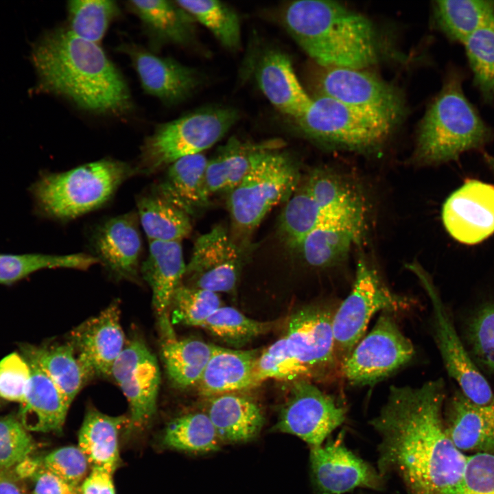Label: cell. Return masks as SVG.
<instances>
[{"label":"cell","mask_w":494,"mask_h":494,"mask_svg":"<svg viewBox=\"0 0 494 494\" xmlns=\"http://www.w3.org/2000/svg\"><path fill=\"white\" fill-rule=\"evenodd\" d=\"M442 378L420 386H391L387 401L370 423L381 438L379 474L395 472L408 494H441L456 484L467 456L447 435L443 418Z\"/></svg>","instance_id":"cell-1"},{"label":"cell","mask_w":494,"mask_h":494,"mask_svg":"<svg viewBox=\"0 0 494 494\" xmlns=\"http://www.w3.org/2000/svg\"><path fill=\"white\" fill-rule=\"evenodd\" d=\"M38 90L63 96L97 113L120 114L131 106L126 82L102 49L69 29L45 34L34 45Z\"/></svg>","instance_id":"cell-2"},{"label":"cell","mask_w":494,"mask_h":494,"mask_svg":"<svg viewBox=\"0 0 494 494\" xmlns=\"http://www.w3.org/2000/svg\"><path fill=\"white\" fill-rule=\"evenodd\" d=\"M283 19L297 44L322 67L364 69L378 60L372 22L337 2L295 1L286 6Z\"/></svg>","instance_id":"cell-3"},{"label":"cell","mask_w":494,"mask_h":494,"mask_svg":"<svg viewBox=\"0 0 494 494\" xmlns=\"http://www.w3.org/2000/svg\"><path fill=\"white\" fill-rule=\"evenodd\" d=\"M463 75L453 71L427 109L419 126L414 159L438 165L469 151L482 150L493 132L462 89Z\"/></svg>","instance_id":"cell-4"},{"label":"cell","mask_w":494,"mask_h":494,"mask_svg":"<svg viewBox=\"0 0 494 494\" xmlns=\"http://www.w3.org/2000/svg\"><path fill=\"white\" fill-rule=\"evenodd\" d=\"M132 172L122 162L99 160L63 172L44 173L30 192L40 213L69 220L105 203Z\"/></svg>","instance_id":"cell-5"},{"label":"cell","mask_w":494,"mask_h":494,"mask_svg":"<svg viewBox=\"0 0 494 494\" xmlns=\"http://www.w3.org/2000/svg\"><path fill=\"white\" fill-rule=\"evenodd\" d=\"M299 178L298 167L291 156L267 144L228 193V209L236 228L244 233L253 231L273 207L287 202Z\"/></svg>","instance_id":"cell-6"},{"label":"cell","mask_w":494,"mask_h":494,"mask_svg":"<svg viewBox=\"0 0 494 494\" xmlns=\"http://www.w3.org/2000/svg\"><path fill=\"white\" fill-rule=\"evenodd\" d=\"M237 117L231 108L209 107L160 126L143 145L142 170L154 172L184 156L202 153L228 132Z\"/></svg>","instance_id":"cell-7"},{"label":"cell","mask_w":494,"mask_h":494,"mask_svg":"<svg viewBox=\"0 0 494 494\" xmlns=\"http://www.w3.org/2000/svg\"><path fill=\"white\" fill-rule=\"evenodd\" d=\"M300 130L314 140L351 149L375 147L390 134L395 121L320 95L295 118Z\"/></svg>","instance_id":"cell-8"},{"label":"cell","mask_w":494,"mask_h":494,"mask_svg":"<svg viewBox=\"0 0 494 494\" xmlns=\"http://www.w3.org/2000/svg\"><path fill=\"white\" fill-rule=\"evenodd\" d=\"M412 301L390 291L377 272L364 259L357 265L353 287L335 309L332 329L336 354L342 362L364 337L367 326L377 312H395L411 307Z\"/></svg>","instance_id":"cell-9"},{"label":"cell","mask_w":494,"mask_h":494,"mask_svg":"<svg viewBox=\"0 0 494 494\" xmlns=\"http://www.w3.org/2000/svg\"><path fill=\"white\" fill-rule=\"evenodd\" d=\"M414 346L391 313L382 312L374 327L342 362V373L352 385L374 384L407 364Z\"/></svg>","instance_id":"cell-10"},{"label":"cell","mask_w":494,"mask_h":494,"mask_svg":"<svg viewBox=\"0 0 494 494\" xmlns=\"http://www.w3.org/2000/svg\"><path fill=\"white\" fill-rule=\"evenodd\" d=\"M430 299L433 311L434 338L449 376L470 401L478 405L490 403L494 392L484 375L469 356L457 330L454 317L443 303L432 282L415 268Z\"/></svg>","instance_id":"cell-11"},{"label":"cell","mask_w":494,"mask_h":494,"mask_svg":"<svg viewBox=\"0 0 494 494\" xmlns=\"http://www.w3.org/2000/svg\"><path fill=\"white\" fill-rule=\"evenodd\" d=\"M110 376L128 401V430H142L156 410L161 377L155 355L143 340L134 337L126 341L113 365Z\"/></svg>","instance_id":"cell-12"},{"label":"cell","mask_w":494,"mask_h":494,"mask_svg":"<svg viewBox=\"0 0 494 494\" xmlns=\"http://www.w3.org/2000/svg\"><path fill=\"white\" fill-rule=\"evenodd\" d=\"M346 410L332 396L307 379L294 382L274 426L313 447L324 440L346 419Z\"/></svg>","instance_id":"cell-13"},{"label":"cell","mask_w":494,"mask_h":494,"mask_svg":"<svg viewBox=\"0 0 494 494\" xmlns=\"http://www.w3.org/2000/svg\"><path fill=\"white\" fill-rule=\"evenodd\" d=\"M444 227L456 241L479 244L494 234V185L467 178L444 202Z\"/></svg>","instance_id":"cell-14"},{"label":"cell","mask_w":494,"mask_h":494,"mask_svg":"<svg viewBox=\"0 0 494 494\" xmlns=\"http://www.w3.org/2000/svg\"><path fill=\"white\" fill-rule=\"evenodd\" d=\"M318 86L321 95L382 115L395 122L403 113L402 99L397 90L364 69L324 67Z\"/></svg>","instance_id":"cell-15"},{"label":"cell","mask_w":494,"mask_h":494,"mask_svg":"<svg viewBox=\"0 0 494 494\" xmlns=\"http://www.w3.org/2000/svg\"><path fill=\"white\" fill-rule=\"evenodd\" d=\"M454 322L475 364L484 375L494 374V262L472 287Z\"/></svg>","instance_id":"cell-16"},{"label":"cell","mask_w":494,"mask_h":494,"mask_svg":"<svg viewBox=\"0 0 494 494\" xmlns=\"http://www.w3.org/2000/svg\"><path fill=\"white\" fill-rule=\"evenodd\" d=\"M242 263L240 248L225 228L217 225L196 240L185 276L192 280L193 287L229 292L236 286Z\"/></svg>","instance_id":"cell-17"},{"label":"cell","mask_w":494,"mask_h":494,"mask_svg":"<svg viewBox=\"0 0 494 494\" xmlns=\"http://www.w3.org/2000/svg\"><path fill=\"white\" fill-rule=\"evenodd\" d=\"M335 310L326 305L303 307L291 316L285 334L293 356L311 377L324 375L336 365L332 320Z\"/></svg>","instance_id":"cell-18"},{"label":"cell","mask_w":494,"mask_h":494,"mask_svg":"<svg viewBox=\"0 0 494 494\" xmlns=\"http://www.w3.org/2000/svg\"><path fill=\"white\" fill-rule=\"evenodd\" d=\"M311 477L316 494H343L356 488L379 489L382 476L346 448L340 436L311 447Z\"/></svg>","instance_id":"cell-19"},{"label":"cell","mask_w":494,"mask_h":494,"mask_svg":"<svg viewBox=\"0 0 494 494\" xmlns=\"http://www.w3.org/2000/svg\"><path fill=\"white\" fill-rule=\"evenodd\" d=\"M69 342L91 378L110 375L125 344L119 303L113 302L71 331Z\"/></svg>","instance_id":"cell-20"},{"label":"cell","mask_w":494,"mask_h":494,"mask_svg":"<svg viewBox=\"0 0 494 494\" xmlns=\"http://www.w3.org/2000/svg\"><path fill=\"white\" fill-rule=\"evenodd\" d=\"M183 248L177 242H150L149 252L141 271L152 293V305L161 340L176 337L169 309L176 290L185 274Z\"/></svg>","instance_id":"cell-21"},{"label":"cell","mask_w":494,"mask_h":494,"mask_svg":"<svg viewBox=\"0 0 494 494\" xmlns=\"http://www.w3.org/2000/svg\"><path fill=\"white\" fill-rule=\"evenodd\" d=\"M122 49L131 58L143 89L166 104L185 99L200 83L196 71L175 60L136 46Z\"/></svg>","instance_id":"cell-22"},{"label":"cell","mask_w":494,"mask_h":494,"mask_svg":"<svg viewBox=\"0 0 494 494\" xmlns=\"http://www.w3.org/2000/svg\"><path fill=\"white\" fill-rule=\"evenodd\" d=\"M99 263L119 279H136L139 271L141 239L134 216L125 214L102 224L94 237Z\"/></svg>","instance_id":"cell-23"},{"label":"cell","mask_w":494,"mask_h":494,"mask_svg":"<svg viewBox=\"0 0 494 494\" xmlns=\"http://www.w3.org/2000/svg\"><path fill=\"white\" fill-rule=\"evenodd\" d=\"M447 435L460 451L494 454V398L478 405L456 388L447 403Z\"/></svg>","instance_id":"cell-24"},{"label":"cell","mask_w":494,"mask_h":494,"mask_svg":"<svg viewBox=\"0 0 494 494\" xmlns=\"http://www.w3.org/2000/svg\"><path fill=\"white\" fill-rule=\"evenodd\" d=\"M255 78L270 103L294 119L303 114L311 102L312 99L296 78L290 59L280 51H268L261 57Z\"/></svg>","instance_id":"cell-25"},{"label":"cell","mask_w":494,"mask_h":494,"mask_svg":"<svg viewBox=\"0 0 494 494\" xmlns=\"http://www.w3.org/2000/svg\"><path fill=\"white\" fill-rule=\"evenodd\" d=\"M363 225L361 219L323 217L296 249L311 266H335L346 258L352 244L360 241Z\"/></svg>","instance_id":"cell-26"},{"label":"cell","mask_w":494,"mask_h":494,"mask_svg":"<svg viewBox=\"0 0 494 494\" xmlns=\"http://www.w3.org/2000/svg\"><path fill=\"white\" fill-rule=\"evenodd\" d=\"M27 362L31 377L21 403L19 421L28 431L60 432L69 405L50 377L38 365Z\"/></svg>","instance_id":"cell-27"},{"label":"cell","mask_w":494,"mask_h":494,"mask_svg":"<svg viewBox=\"0 0 494 494\" xmlns=\"http://www.w3.org/2000/svg\"><path fill=\"white\" fill-rule=\"evenodd\" d=\"M255 350H235L213 345L209 360L198 382L199 391L212 397L257 386Z\"/></svg>","instance_id":"cell-28"},{"label":"cell","mask_w":494,"mask_h":494,"mask_svg":"<svg viewBox=\"0 0 494 494\" xmlns=\"http://www.w3.org/2000/svg\"><path fill=\"white\" fill-rule=\"evenodd\" d=\"M208 159L202 153L184 156L168 166L156 193L189 215L206 207L209 196L205 182Z\"/></svg>","instance_id":"cell-29"},{"label":"cell","mask_w":494,"mask_h":494,"mask_svg":"<svg viewBox=\"0 0 494 494\" xmlns=\"http://www.w3.org/2000/svg\"><path fill=\"white\" fill-rule=\"evenodd\" d=\"M207 414L222 443L248 441L259 434L264 422L258 405L236 393L210 397Z\"/></svg>","instance_id":"cell-30"},{"label":"cell","mask_w":494,"mask_h":494,"mask_svg":"<svg viewBox=\"0 0 494 494\" xmlns=\"http://www.w3.org/2000/svg\"><path fill=\"white\" fill-rule=\"evenodd\" d=\"M125 416H110L91 407L86 412L78 433V447L92 467L104 469L112 473L120 458L118 435L124 425L128 423Z\"/></svg>","instance_id":"cell-31"},{"label":"cell","mask_w":494,"mask_h":494,"mask_svg":"<svg viewBox=\"0 0 494 494\" xmlns=\"http://www.w3.org/2000/svg\"><path fill=\"white\" fill-rule=\"evenodd\" d=\"M23 353L26 360L38 365L50 377L69 406L91 379L69 342L40 347L26 346Z\"/></svg>","instance_id":"cell-32"},{"label":"cell","mask_w":494,"mask_h":494,"mask_svg":"<svg viewBox=\"0 0 494 494\" xmlns=\"http://www.w3.org/2000/svg\"><path fill=\"white\" fill-rule=\"evenodd\" d=\"M305 186L320 209L323 217H351L364 220L362 199L356 189L340 176L317 169Z\"/></svg>","instance_id":"cell-33"},{"label":"cell","mask_w":494,"mask_h":494,"mask_svg":"<svg viewBox=\"0 0 494 494\" xmlns=\"http://www.w3.org/2000/svg\"><path fill=\"white\" fill-rule=\"evenodd\" d=\"M266 145L233 139L227 142L215 156L208 160L205 182L209 196L229 193L242 180Z\"/></svg>","instance_id":"cell-34"},{"label":"cell","mask_w":494,"mask_h":494,"mask_svg":"<svg viewBox=\"0 0 494 494\" xmlns=\"http://www.w3.org/2000/svg\"><path fill=\"white\" fill-rule=\"evenodd\" d=\"M213 345L194 338L161 340V357L171 382L180 388L198 384Z\"/></svg>","instance_id":"cell-35"},{"label":"cell","mask_w":494,"mask_h":494,"mask_svg":"<svg viewBox=\"0 0 494 494\" xmlns=\"http://www.w3.org/2000/svg\"><path fill=\"white\" fill-rule=\"evenodd\" d=\"M438 27L451 40L462 44L494 20V1L445 0L434 4Z\"/></svg>","instance_id":"cell-36"},{"label":"cell","mask_w":494,"mask_h":494,"mask_svg":"<svg viewBox=\"0 0 494 494\" xmlns=\"http://www.w3.org/2000/svg\"><path fill=\"white\" fill-rule=\"evenodd\" d=\"M137 208L150 242H180L191 232L189 215L156 193L139 198Z\"/></svg>","instance_id":"cell-37"},{"label":"cell","mask_w":494,"mask_h":494,"mask_svg":"<svg viewBox=\"0 0 494 494\" xmlns=\"http://www.w3.org/2000/svg\"><path fill=\"white\" fill-rule=\"evenodd\" d=\"M129 6L158 40L185 43L192 33V17L175 1H130Z\"/></svg>","instance_id":"cell-38"},{"label":"cell","mask_w":494,"mask_h":494,"mask_svg":"<svg viewBox=\"0 0 494 494\" xmlns=\"http://www.w3.org/2000/svg\"><path fill=\"white\" fill-rule=\"evenodd\" d=\"M98 262L96 257L85 253L0 254V283L12 284L43 269L60 268L86 270Z\"/></svg>","instance_id":"cell-39"},{"label":"cell","mask_w":494,"mask_h":494,"mask_svg":"<svg viewBox=\"0 0 494 494\" xmlns=\"http://www.w3.org/2000/svg\"><path fill=\"white\" fill-rule=\"evenodd\" d=\"M163 443L183 451L209 453L222 444L207 413L194 412L174 419L167 426Z\"/></svg>","instance_id":"cell-40"},{"label":"cell","mask_w":494,"mask_h":494,"mask_svg":"<svg viewBox=\"0 0 494 494\" xmlns=\"http://www.w3.org/2000/svg\"><path fill=\"white\" fill-rule=\"evenodd\" d=\"M193 19L208 28L226 48L235 50L241 43L238 16L228 5L216 0L175 1Z\"/></svg>","instance_id":"cell-41"},{"label":"cell","mask_w":494,"mask_h":494,"mask_svg":"<svg viewBox=\"0 0 494 494\" xmlns=\"http://www.w3.org/2000/svg\"><path fill=\"white\" fill-rule=\"evenodd\" d=\"M322 218L305 186L296 189L287 200L280 220L281 233L286 244L297 248Z\"/></svg>","instance_id":"cell-42"},{"label":"cell","mask_w":494,"mask_h":494,"mask_svg":"<svg viewBox=\"0 0 494 494\" xmlns=\"http://www.w3.org/2000/svg\"><path fill=\"white\" fill-rule=\"evenodd\" d=\"M463 45L475 85L483 99L494 101V20L474 32Z\"/></svg>","instance_id":"cell-43"},{"label":"cell","mask_w":494,"mask_h":494,"mask_svg":"<svg viewBox=\"0 0 494 494\" xmlns=\"http://www.w3.org/2000/svg\"><path fill=\"white\" fill-rule=\"evenodd\" d=\"M117 12V5L113 1H70L68 3L69 30L78 37L97 44Z\"/></svg>","instance_id":"cell-44"},{"label":"cell","mask_w":494,"mask_h":494,"mask_svg":"<svg viewBox=\"0 0 494 494\" xmlns=\"http://www.w3.org/2000/svg\"><path fill=\"white\" fill-rule=\"evenodd\" d=\"M309 377L308 370L291 353L285 336L266 348L255 362L257 386L268 379L294 382Z\"/></svg>","instance_id":"cell-45"},{"label":"cell","mask_w":494,"mask_h":494,"mask_svg":"<svg viewBox=\"0 0 494 494\" xmlns=\"http://www.w3.org/2000/svg\"><path fill=\"white\" fill-rule=\"evenodd\" d=\"M220 307L221 301L217 293L180 284L171 303L172 320L174 323L202 327Z\"/></svg>","instance_id":"cell-46"},{"label":"cell","mask_w":494,"mask_h":494,"mask_svg":"<svg viewBox=\"0 0 494 494\" xmlns=\"http://www.w3.org/2000/svg\"><path fill=\"white\" fill-rule=\"evenodd\" d=\"M202 327L225 342L240 344L266 333L271 324L251 319L232 307H220Z\"/></svg>","instance_id":"cell-47"},{"label":"cell","mask_w":494,"mask_h":494,"mask_svg":"<svg viewBox=\"0 0 494 494\" xmlns=\"http://www.w3.org/2000/svg\"><path fill=\"white\" fill-rule=\"evenodd\" d=\"M441 494H494V454L467 456L458 481Z\"/></svg>","instance_id":"cell-48"},{"label":"cell","mask_w":494,"mask_h":494,"mask_svg":"<svg viewBox=\"0 0 494 494\" xmlns=\"http://www.w3.org/2000/svg\"><path fill=\"white\" fill-rule=\"evenodd\" d=\"M35 445L28 430L19 420L0 419V468L8 469L30 457Z\"/></svg>","instance_id":"cell-49"},{"label":"cell","mask_w":494,"mask_h":494,"mask_svg":"<svg viewBox=\"0 0 494 494\" xmlns=\"http://www.w3.org/2000/svg\"><path fill=\"white\" fill-rule=\"evenodd\" d=\"M42 466L73 486L87 476L90 464L78 447L67 446L53 451L41 460Z\"/></svg>","instance_id":"cell-50"},{"label":"cell","mask_w":494,"mask_h":494,"mask_svg":"<svg viewBox=\"0 0 494 494\" xmlns=\"http://www.w3.org/2000/svg\"><path fill=\"white\" fill-rule=\"evenodd\" d=\"M31 377L25 357L12 353L0 361V397L21 403L27 391Z\"/></svg>","instance_id":"cell-51"},{"label":"cell","mask_w":494,"mask_h":494,"mask_svg":"<svg viewBox=\"0 0 494 494\" xmlns=\"http://www.w3.org/2000/svg\"><path fill=\"white\" fill-rule=\"evenodd\" d=\"M30 478L33 483L32 494H80L79 486L72 485L42 464Z\"/></svg>","instance_id":"cell-52"},{"label":"cell","mask_w":494,"mask_h":494,"mask_svg":"<svg viewBox=\"0 0 494 494\" xmlns=\"http://www.w3.org/2000/svg\"><path fill=\"white\" fill-rule=\"evenodd\" d=\"M112 473L92 467L80 487V494H115Z\"/></svg>","instance_id":"cell-53"},{"label":"cell","mask_w":494,"mask_h":494,"mask_svg":"<svg viewBox=\"0 0 494 494\" xmlns=\"http://www.w3.org/2000/svg\"><path fill=\"white\" fill-rule=\"evenodd\" d=\"M0 494H26L16 476L0 468Z\"/></svg>","instance_id":"cell-54"},{"label":"cell","mask_w":494,"mask_h":494,"mask_svg":"<svg viewBox=\"0 0 494 494\" xmlns=\"http://www.w3.org/2000/svg\"><path fill=\"white\" fill-rule=\"evenodd\" d=\"M483 156L486 164L494 175V155L483 153Z\"/></svg>","instance_id":"cell-55"}]
</instances>
